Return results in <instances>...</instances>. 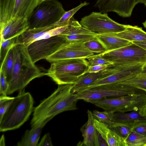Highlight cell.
<instances>
[{
  "label": "cell",
  "mask_w": 146,
  "mask_h": 146,
  "mask_svg": "<svg viewBox=\"0 0 146 146\" xmlns=\"http://www.w3.org/2000/svg\"><path fill=\"white\" fill-rule=\"evenodd\" d=\"M52 118L50 117L33 127L25 131L22 139L17 143L18 146H37L42 130L45 125Z\"/></svg>",
  "instance_id": "17"
},
{
  "label": "cell",
  "mask_w": 146,
  "mask_h": 146,
  "mask_svg": "<svg viewBox=\"0 0 146 146\" xmlns=\"http://www.w3.org/2000/svg\"><path fill=\"white\" fill-rule=\"evenodd\" d=\"M76 94L79 100H82L86 102L109 97H116L134 95H146V91L118 82L84 89Z\"/></svg>",
  "instance_id": "5"
},
{
  "label": "cell",
  "mask_w": 146,
  "mask_h": 146,
  "mask_svg": "<svg viewBox=\"0 0 146 146\" xmlns=\"http://www.w3.org/2000/svg\"><path fill=\"white\" fill-rule=\"evenodd\" d=\"M94 125L98 133L109 146H127L125 140L108 125L95 118Z\"/></svg>",
  "instance_id": "16"
},
{
  "label": "cell",
  "mask_w": 146,
  "mask_h": 146,
  "mask_svg": "<svg viewBox=\"0 0 146 146\" xmlns=\"http://www.w3.org/2000/svg\"><path fill=\"white\" fill-rule=\"evenodd\" d=\"M57 27H58L54 24L44 27L28 29L19 36V44H23L27 47L46 32Z\"/></svg>",
  "instance_id": "22"
},
{
  "label": "cell",
  "mask_w": 146,
  "mask_h": 146,
  "mask_svg": "<svg viewBox=\"0 0 146 146\" xmlns=\"http://www.w3.org/2000/svg\"><path fill=\"white\" fill-rule=\"evenodd\" d=\"M113 118V122L125 124L134 125L138 122L146 121V117L141 114V110L114 112Z\"/></svg>",
  "instance_id": "23"
},
{
  "label": "cell",
  "mask_w": 146,
  "mask_h": 146,
  "mask_svg": "<svg viewBox=\"0 0 146 146\" xmlns=\"http://www.w3.org/2000/svg\"><path fill=\"white\" fill-rule=\"evenodd\" d=\"M132 131L146 137V121H142L135 124Z\"/></svg>",
  "instance_id": "38"
},
{
  "label": "cell",
  "mask_w": 146,
  "mask_h": 146,
  "mask_svg": "<svg viewBox=\"0 0 146 146\" xmlns=\"http://www.w3.org/2000/svg\"><path fill=\"white\" fill-rule=\"evenodd\" d=\"M14 62L13 47L7 53L2 63L1 64V68L3 71L8 82H10L12 75Z\"/></svg>",
  "instance_id": "25"
},
{
  "label": "cell",
  "mask_w": 146,
  "mask_h": 146,
  "mask_svg": "<svg viewBox=\"0 0 146 146\" xmlns=\"http://www.w3.org/2000/svg\"><path fill=\"white\" fill-rule=\"evenodd\" d=\"M15 0H0V28L1 31L13 17Z\"/></svg>",
  "instance_id": "24"
},
{
  "label": "cell",
  "mask_w": 146,
  "mask_h": 146,
  "mask_svg": "<svg viewBox=\"0 0 146 146\" xmlns=\"http://www.w3.org/2000/svg\"><path fill=\"white\" fill-rule=\"evenodd\" d=\"M94 34H79L70 35H60L64 37L66 41H85L95 37Z\"/></svg>",
  "instance_id": "35"
},
{
  "label": "cell",
  "mask_w": 146,
  "mask_h": 146,
  "mask_svg": "<svg viewBox=\"0 0 146 146\" xmlns=\"http://www.w3.org/2000/svg\"><path fill=\"white\" fill-rule=\"evenodd\" d=\"M92 32L83 27L74 17L70 19L65 30L60 35H70L79 34H94Z\"/></svg>",
  "instance_id": "26"
},
{
  "label": "cell",
  "mask_w": 146,
  "mask_h": 146,
  "mask_svg": "<svg viewBox=\"0 0 146 146\" xmlns=\"http://www.w3.org/2000/svg\"><path fill=\"white\" fill-rule=\"evenodd\" d=\"M19 36L5 40H0V58L1 64L3 61L9 50L15 45L19 44Z\"/></svg>",
  "instance_id": "27"
},
{
  "label": "cell",
  "mask_w": 146,
  "mask_h": 146,
  "mask_svg": "<svg viewBox=\"0 0 146 146\" xmlns=\"http://www.w3.org/2000/svg\"><path fill=\"white\" fill-rule=\"evenodd\" d=\"M86 59H87L89 63L90 66L96 65L111 66L113 65L112 62L102 58L99 54L90 56Z\"/></svg>",
  "instance_id": "36"
},
{
  "label": "cell",
  "mask_w": 146,
  "mask_h": 146,
  "mask_svg": "<svg viewBox=\"0 0 146 146\" xmlns=\"http://www.w3.org/2000/svg\"><path fill=\"white\" fill-rule=\"evenodd\" d=\"M80 23L84 27L97 34H105L121 32L125 29V25L113 20L107 13L93 12L82 18Z\"/></svg>",
  "instance_id": "9"
},
{
  "label": "cell",
  "mask_w": 146,
  "mask_h": 146,
  "mask_svg": "<svg viewBox=\"0 0 146 146\" xmlns=\"http://www.w3.org/2000/svg\"><path fill=\"white\" fill-rule=\"evenodd\" d=\"M142 24L144 28L146 29V20L142 23Z\"/></svg>",
  "instance_id": "46"
},
{
  "label": "cell",
  "mask_w": 146,
  "mask_h": 146,
  "mask_svg": "<svg viewBox=\"0 0 146 146\" xmlns=\"http://www.w3.org/2000/svg\"><path fill=\"white\" fill-rule=\"evenodd\" d=\"M141 114L146 117V105L145 107L142 110H141Z\"/></svg>",
  "instance_id": "44"
},
{
  "label": "cell",
  "mask_w": 146,
  "mask_h": 146,
  "mask_svg": "<svg viewBox=\"0 0 146 146\" xmlns=\"http://www.w3.org/2000/svg\"><path fill=\"white\" fill-rule=\"evenodd\" d=\"M89 66L88 62L84 58L56 61L51 62L45 75L58 85L73 84L85 74Z\"/></svg>",
  "instance_id": "4"
},
{
  "label": "cell",
  "mask_w": 146,
  "mask_h": 146,
  "mask_svg": "<svg viewBox=\"0 0 146 146\" xmlns=\"http://www.w3.org/2000/svg\"><path fill=\"white\" fill-rule=\"evenodd\" d=\"M111 66L108 65L90 66L85 74L87 73H96L99 72L103 70L106 69Z\"/></svg>",
  "instance_id": "40"
},
{
  "label": "cell",
  "mask_w": 146,
  "mask_h": 146,
  "mask_svg": "<svg viewBox=\"0 0 146 146\" xmlns=\"http://www.w3.org/2000/svg\"><path fill=\"white\" fill-rule=\"evenodd\" d=\"M34 100L24 89L19 91L0 121V131L4 132L16 129L28 119L33 111Z\"/></svg>",
  "instance_id": "3"
},
{
  "label": "cell",
  "mask_w": 146,
  "mask_h": 146,
  "mask_svg": "<svg viewBox=\"0 0 146 146\" xmlns=\"http://www.w3.org/2000/svg\"><path fill=\"white\" fill-rule=\"evenodd\" d=\"M28 19L13 18L0 32V40H5L19 36L29 29Z\"/></svg>",
  "instance_id": "15"
},
{
  "label": "cell",
  "mask_w": 146,
  "mask_h": 146,
  "mask_svg": "<svg viewBox=\"0 0 146 146\" xmlns=\"http://www.w3.org/2000/svg\"><path fill=\"white\" fill-rule=\"evenodd\" d=\"M132 42L144 49L146 51V42L141 41H133Z\"/></svg>",
  "instance_id": "41"
},
{
  "label": "cell",
  "mask_w": 146,
  "mask_h": 146,
  "mask_svg": "<svg viewBox=\"0 0 146 146\" xmlns=\"http://www.w3.org/2000/svg\"><path fill=\"white\" fill-rule=\"evenodd\" d=\"M92 113L96 119L107 125L108 126L113 122L114 113L105 110L104 111H100L95 110L93 111Z\"/></svg>",
  "instance_id": "32"
},
{
  "label": "cell",
  "mask_w": 146,
  "mask_h": 146,
  "mask_svg": "<svg viewBox=\"0 0 146 146\" xmlns=\"http://www.w3.org/2000/svg\"><path fill=\"white\" fill-rule=\"evenodd\" d=\"M144 5H145V6L146 7V4H144Z\"/></svg>",
  "instance_id": "47"
},
{
  "label": "cell",
  "mask_w": 146,
  "mask_h": 146,
  "mask_svg": "<svg viewBox=\"0 0 146 146\" xmlns=\"http://www.w3.org/2000/svg\"><path fill=\"white\" fill-rule=\"evenodd\" d=\"M41 0H15L13 18L28 19L36 8Z\"/></svg>",
  "instance_id": "21"
},
{
  "label": "cell",
  "mask_w": 146,
  "mask_h": 146,
  "mask_svg": "<svg viewBox=\"0 0 146 146\" xmlns=\"http://www.w3.org/2000/svg\"><path fill=\"white\" fill-rule=\"evenodd\" d=\"M125 141L127 146H146V137L132 131Z\"/></svg>",
  "instance_id": "28"
},
{
  "label": "cell",
  "mask_w": 146,
  "mask_h": 146,
  "mask_svg": "<svg viewBox=\"0 0 146 146\" xmlns=\"http://www.w3.org/2000/svg\"><path fill=\"white\" fill-rule=\"evenodd\" d=\"M137 75L141 77H146V63L143 64L141 73Z\"/></svg>",
  "instance_id": "42"
},
{
  "label": "cell",
  "mask_w": 146,
  "mask_h": 146,
  "mask_svg": "<svg viewBox=\"0 0 146 146\" xmlns=\"http://www.w3.org/2000/svg\"><path fill=\"white\" fill-rule=\"evenodd\" d=\"M37 146H53L50 135L49 133H47L44 135V136L42 137L39 143H38Z\"/></svg>",
  "instance_id": "39"
},
{
  "label": "cell",
  "mask_w": 146,
  "mask_h": 146,
  "mask_svg": "<svg viewBox=\"0 0 146 146\" xmlns=\"http://www.w3.org/2000/svg\"><path fill=\"white\" fill-rule=\"evenodd\" d=\"M125 29L123 31L118 33L109 34L132 42H146V32L142 28L137 26L129 25H125Z\"/></svg>",
  "instance_id": "19"
},
{
  "label": "cell",
  "mask_w": 146,
  "mask_h": 146,
  "mask_svg": "<svg viewBox=\"0 0 146 146\" xmlns=\"http://www.w3.org/2000/svg\"><path fill=\"white\" fill-rule=\"evenodd\" d=\"M138 0H97L94 6L102 13L114 12L122 17L131 15Z\"/></svg>",
  "instance_id": "13"
},
{
  "label": "cell",
  "mask_w": 146,
  "mask_h": 146,
  "mask_svg": "<svg viewBox=\"0 0 146 146\" xmlns=\"http://www.w3.org/2000/svg\"><path fill=\"white\" fill-rule=\"evenodd\" d=\"M87 113L88 120L80 129L83 140L79 143L77 145L99 146V134L94 125L95 117L90 110H88Z\"/></svg>",
  "instance_id": "14"
},
{
  "label": "cell",
  "mask_w": 146,
  "mask_h": 146,
  "mask_svg": "<svg viewBox=\"0 0 146 146\" xmlns=\"http://www.w3.org/2000/svg\"><path fill=\"white\" fill-rule=\"evenodd\" d=\"M15 97L7 96H0V121L2 120L11 105Z\"/></svg>",
  "instance_id": "34"
},
{
  "label": "cell",
  "mask_w": 146,
  "mask_h": 146,
  "mask_svg": "<svg viewBox=\"0 0 146 146\" xmlns=\"http://www.w3.org/2000/svg\"><path fill=\"white\" fill-rule=\"evenodd\" d=\"M84 41H66L55 53L46 59L50 62L55 61L73 58L86 59L94 55L84 45Z\"/></svg>",
  "instance_id": "12"
},
{
  "label": "cell",
  "mask_w": 146,
  "mask_h": 146,
  "mask_svg": "<svg viewBox=\"0 0 146 146\" xmlns=\"http://www.w3.org/2000/svg\"><path fill=\"white\" fill-rule=\"evenodd\" d=\"M66 41L60 35L49 38L36 41L27 47L29 54L33 62L46 59L56 52Z\"/></svg>",
  "instance_id": "11"
},
{
  "label": "cell",
  "mask_w": 146,
  "mask_h": 146,
  "mask_svg": "<svg viewBox=\"0 0 146 146\" xmlns=\"http://www.w3.org/2000/svg\"><path fill=\"white\" fill-rule=\"evenodd\" d=\"M66 11L57 0H41L28 19L29 29L48 26L54 24Z\"/></svg>",
  "instance_id": "6"
},
{
  "label": "cell",
  "mask_w": 146,
  "mask_h": 146,
  "mask_svg": "<svg viewBox=\"0 0 146 146\" xmlns=\"http://www.w3.org/2000/svg\"><path fill=\"white\" fill-rule=\"evenodd\" d=\"M143 64L139 63L113 65L110 72L99 78L82 90L101 85L121 82L130 79L141 73Z\"/></svg>",
  "instance_id": "10"
},
{
  "label": "cell",
  "mask_w": 146,
  "mask_h": 146,
  "mask_svg": "<svg viewBox=\"0 0 146 146\" xmlns=\"http://www.w3.org/2000/svg\"><path fill=\"white\" fill-rule=\"evenodd\" d=\"M99 54L113 65L146 63V51L133 42L128 46Z\"/></svg>",
  "instance_id": "8"
},
{
  "label": "cell",
  "mask_w": 146,
  "mask_h": 146,
  "mask_svg": "<svg viewBox=\"0 0 146 146\" xmlns=\"http://www.w3.org/2000/svg\"><path fill=\"white\" fill-rule=\"evenodd\" d=\"M146 91V77L137 75L130 79L119 82Z\"/></svg>",
  "instance_id": "33"
},
{
  "label": "cell",
  "mask_w": 146,
  "mask_h": 146,
  "mask_svg": "<svg viewBox=\"0 0 146 146\" xmlns=\"http://www.w3.org/2000/svg\"><path fill=\"white\" fill-rule=\"evenodd\" d=\"M5 145V138L4 135H2L0 141V146H4Z\"/></svg>",
  "instance_id": "43"
},
{
  "label": "cell",
  "mask_w": 146,
  "mask_h": 146,
  "mask_svg": "<svg viewBox=\"0 0 146 146\" xmlns=\"http://www.w3.org/2000/svg\"><path fill=\"white\" fill-rule=\"evenodd\" d=\"M13 49L14 62L7 95L24 89L34 79L45 75V73L41 72L33 62L27 46L18 44Z\"/></svg>",
  "instance_id": "2"
},
{
  "label": "cell",
  "mask_w": 146,
  "mask_h": 146,
  "mask_svg": "<svg viewBox=\"0 0 146 146\" xmlns=\"http://www.w3.org/2000/svg\"><path fill=\"white\" fill-rule=\"evenodd\" d=\"M112 66L96 73H87L80 77L74 84H73L71 92L76 93L84 88L88 86L96 80L108 74L111 71Z\"/></svg>",
  "instance_id": "18"
},
{
  "label": "cell",
  "mask_w": 146,
  "mask_h": 146,
  "mask_svg": "<svg viewBox=\"0 0 146 146\" xmlns=\"http://www.w3.org/2000/svg\"><path fill=\"white\" fill-rule=\"evenodd\" d=\"M9 84L7 80L3 71L0 69V96L7 95Z\"/></svg>",
  "instance_id": "37"
},
{
  "label": "cell",
  "mask_w": 146,
  "mask_h": 146,
  "mask_svg": "<svg viewBox=\"0 0 146 146\" xmlns=\"http://www.w3.org/2000/svg\"><path fill=\"white\" fill-rule=\"evenodd\" d=\"M95 37L103 45L107 51L115 50L132 44L133 42L110 34H96Z\"/></svg>",
  "instance_id": "20"
},
{
  "label": "cell",
  "mask_w": 146,
  "mask_h": 146,
  "mask_svg": "<svg viewBox=\"0 0 146 146\" xmlns=\"http://www.w3.org/2000/svg\"><path fill=\"white\" fill-rule=\"evenodd\" d=\"M139 3L146 4V0H138Z\"/></svg>",
  "instance_id": "45"
},
{
  "label": "cell",
  "mask_w": 146,
  "mask_h": 146,
  "mask_svg": "<svg viewBox=\"0 0 146 146\" xmlns=\"http://www.w3.org/2000/svg\"><path fill=\"white\" fill-rule=\"evenodd\" d=\"M84 46L92 52L101 54L107 51L102 43L95 37L83 42Z\"/></svg>",
  "instance_id": "31"
},
{
  "label": "cell",
  "mask_w": 146,
  "mask_h": 146,
  "mask_svg": "<svg viewBox=\"0 0 146 146\" xmlns=\"http://www.w3.org/2000/svg\"><path fill=\"white\" fill-rule=\"evenodd\" d=\"M134 125L113 122L108 127L115 131L125 140L132 131Z\"/></svg>",
  "instance_id": "30"
},
{
  "label": "cell",
  "mask_w": 146,
  "mask_h": 146,
  "mask_svg": "<svg viewBox=\"0 0 146 146\" xmlns=\"http://www.w3.org/2000/svg\"><path fill=\"white\" fill-rule=\"evenodd\" d=\"M72 87L73 84L58 85L52 94L35 107L31 122V127L62 112L77 110L79 100L76 94L71 92Z\"/></svg>",
  "instance_id": "1"
},
{
  "label": "cell",
  "mask_w": 146,
  "mask_h": 146,
  "mask_svg": "<svg viewBox=\"0 0 146 146\" xmlns=\"http://www.w3.org/2000/svg\"><path fill=\"white\" fill-rule=\"evenodd\" d=\"M105 111L113 113L140 111L146 105V95H134L88 100Z\"/></svg>",
  "instance_id": "7"
},
{
  "label": "cell",
  "mask_w": 146,
  "mask_h": 146,
  "mask_svg": "<svg viewBox=\"0 0 146 146\" xmlns=\"http://www.w3.org/2000/svg\"><path fill=\"white\" fill-rule=\"evenodd\" d=\"M89 3L84 1L72 9L66 11L59 20L54 24L58 27L66 26L69 24L71 19L74 15L81 8L88 5Z\"/></svg>",
  "instance_id": "29"
}]
</instances>
